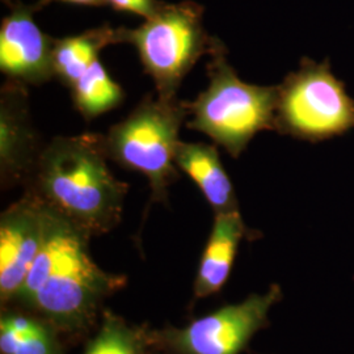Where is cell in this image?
<instances>
[{"mask_svg": "<svg viewBox=\"0 0 354 354\" xmlns=\"http://www.w3.org/2000/svg\"><path fill=\"white\" fill-rule=\"evenodd\" d=\"M102 136L57 137L44 146L32 174L38 198L86 231H105L121 214L127 185L108 168Z\"/></svg>", "mask_w": 354, "mask_h": 354, "instance_id": "cell-1", "label": "cell"}, {"mask_svg": "<svg viewBox=\"0 0 354 354\" xmlns=\"http://www.w3.org/2000/svg\"><path fill=\"white\" fill-rule=\"evenodd\" d=\"M105 281L84 232L45 205L44 239L20 292L51 317L73 320L88 310Z\"/></svg>", "mask_w": 354, "mask_h": 354, "instance_id": "cell-2", "label": "cell"}, {"mask_svg": "<svg viewBox=\"0 0 354 354\" xmlns=\"http://www.w3.org/2000/svg\"><path fill=\"white\" fill-rule=\"evenodd\" d=\"M209 57V86L194 102H187L192 115L188 127L238 158L257 133L276 130L277 86L243 82L228 64L223 44Z\"/></svg>", "mask_w": 354, "mask_h": 354, "instance_id": "cell-3", "label": "cell"}, {"mask_svg": "<svg viewBox=\"0 0 354 354\" xmlns=\"http://www.w3.org/2000/svg\"><path fill=\"white\" fill-rule=\"evenodd\" d=\"M118 44L136 48L163 100L177 99V91L194 64L222 45L205 29L203 6L192 0L163 3L138 28H118Z\"/></svg>", "mask_w": 354, "mask_h": 354, "instance_id": "cell-4", "label": "cell"}, {"mask_svg": "<svg viewBox=\"0 0 354 354\" xmlns=\"http://www.w3.org/2000/svg\"><path fill=\"white\" fill-rule=\"evenodd\" d=\"M188 115L187 102L146 96L102 136L109 160L145 175L153 196L163 198L168 185L178 177V134Z\"/></svg>", "mask_w": 354, "mask_h": 354, "instance_id": "cell-5", "label": "cell"}, {"mask_svg": "<svg viewBox=\"0 0 354 354\" xmlns=\"http://www.w3.org/2000/svg\"><path fill=\"white\" fill-rule=\"evenodd\" d=\"M276 131L297 140L322 142L354 129V100L333 75L328 59L308 58L277 86Z\"/></svg>", "mask_w": 354, "mask_h": 354, "instance_id": "cell-6", "label": "cell"}, {"mask_svg": "<svg viewBox=\"0 0 354 354\" xmlns=\"http://www.w3.org/2000/svg\"><path fill=\"white\" fill-rule=\"evenodd\" d=\"M279 288L244 302L223 307L172 335V344L184 354H238L250 342L279 299Z\"/></svg>", "mask_w": 354, "mask_h": 354, "instance_id": "cell-7", "label": "cell"}, {"mask_svg": "<svg viewBox=\"0 0 354 354\" xmlns=\"http://www.w3.org/2000/svg\"><path fill=\"white\" fill-rule=\"evenodd\" d=\"M36 6L10 3L0 26V71L26 86H41L55 79L53 50L55 38L35 21Z\"/></svg>", "mask_w": 354, "mask_h": 354, "instance_id": "cell-8", "label": "cell"}, {"mask_svg": "<svg viewBox=\"0 0 354 354\" xmlns=\"http://www.w3.org/2000/svg\"><path fill=\"white\" fill-rule=\"evenodd\" d=\"M45 205L28 194L1 215L0 291L3 297L20 292L44 239Z\"/></svg>", "mask_w": 354, "mask_h": 354, "instance_id": "cell-9", "label": "cell"}, {"mask_svg": "<svg viewBox=\"0 0 354 354\" xmlns=\"http://www.w3.org/2000/svg\"><path fill=\"white\" fill-rule=\"evenodd\" d=\"M41 146L24 83L7 79L0 92V174L3 183L32 176Z\"/></svg>", "mask_w": 354, "mask_h": 354, "instance_id": "cell-10", "label": "cell"}, {"mask_svg": "<svg viewBox=\"0 0 354 354\" xmlns=\"http://www.w3.org/2000/svg\"><path fill=\"white\" fill-rule=\"evenodd\" d=\"M176 165L197 184L216 214L238 210L232 183L213 145L180 142Z\"/></svg>", "mask_w": 354, "mask_h": 354, "instance_id": "cell-11", "label": "cell"}, {"mask_svg": "<svg viewBox=\"0 0 354 354\" xmlns=\"http://www.w3.org/2000/svg\"><path fill=\"white\" fill-rule=\"evenodd\" d=\"M244 234L239 210L215 215L196 279L194 290L198 297L216 292L225 285Z\"/></svg>", "mask_w": 354, "mask_h": 354, "instance_id": "cell-12", "label": "cell"}, {"mask_svg": "<svg viewBox=\"0 0 354 354\" xmlns=\"http://www.w3.org/2000/svg\"><path fill=\"white\" fill-rule=\"evenodd\" d=\"M118 44V28L102 26L80 35L55 38L53 50L54 75L70 89L96 59L100 51Z\"/></svg>", "mask_w": 354, "mask_h": 354, "instance_id": "cell-13", "label": "cell"}, {"mask_svg": "<svg viewBox=\"0 0 354 354\" xmlns=\"http://www.w3.org/2000/svg\"><path fill=\"white\" fill-rule=\"evenodd\" d=\"M76 111L92 121L117 108L124 102V89L106 73L100 59H96L70 88Z\"/></svg>", "mask_w": 354, "mask_h": 354, "instance_id": "cell-14", "label": "cell"}, {"mask_svg": "<svg viewBox=\"0 0 354 354\" xmlns=\"http://www.w3.org/2000/svg\"><path fill=\"white\" fill-rule=\"evenodd\" d=\"M0 351L3 354H54L50 335L42 326L33 333L20 336L7 326H0Z\"/></svg>", "mask_w": 354, "mask_h": 354, "instance_id": "cell-15", "label": "cell"}, {"mask_svg": "<svg viewBox=\"0 0 354 354\" xmlns=\"http://www.w3.org/2000/svg\"><path fill=\"white\" fill-rule=\"evenodd\" d=\"M86 354H136V342L122 324L108 320Z\"/></svg>", "mask_w": 354, "mask_h": 354, "instance_id": "cell-16", "label": "cell"}, {"mask_svg": "<svg viewBox=\"0 0 354 354\" xmlns=\"http://www.w3.org/2000/svg\"><path fill=\"white\" fill-rule=\"evenodd\" d=\"M163 3L165 1L160 0H106V4H109L115 11L134 13L145 20L158 12Z\"/></svg>", "mask_w": 354, "mask_h": 354, "instance_id": "cell-17", "label": "cell"}, {"mask_svg": "<svg viewBox=\"0 0 354 354\" xmlns=\"http://www.w3.org/2000/svg\"><path fill=\"white\" fill-rule=\"evenodd\" d=\"M51 3H67V4H75V6H84V7H104L106 6V0H38L35 4L36 8L41 10Z\"/></svg>", "mask_w": 354, "mask_h": 354, "instance_id": "cell-18", "label": "cell"}]
</instances>
